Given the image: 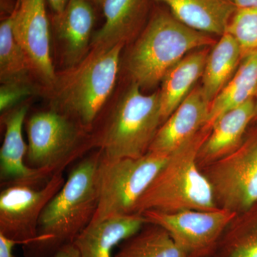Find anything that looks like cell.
<instances>
[{
	"instance_id": "cell-1",
	"label": "cell",
	"mask_w": 257,
	"mask_h": 257,
	"mask_svg": "<svg viewBox=\"0 0 257 257\" xmlns=\"http://www.w3.org/2000/svg\"><path fill=\"white\" fill-rule=\"evenodd\" d=\"M101 151L79 161L62 188L42 211L36 238L23 246L25 257H54L72 244L90 224L97 209V170Z\"/></svg>"
},
{
	"instance_id": "cell-2",
	"label": "cell",
	"mask_w": 257,
	"mask_h": 257,
	"mask_svg": "<svg viewBox=\"0 0 257 257\" xmlns=\"http://www.w3.org/2000/svg\"><path fill=\"white\" fill-rule=\"evenodd\" d=\"M124 47L90 50L77 65L57 72L53 85L45 93L50 108L92 132L116 86Z\"/></svg>"
},
{
	"instance_id": "cell-3",
	"label": "cell",
	"mask_w": 257,
	"mask_h": 257,
	"mask_svg": "<svg viewBox=\"0 0 257 257\" xmlns=\"http://www.w3.org/2000/svg\"><path fill=\"white\" fill-rule=\"evenodd\" d=\"M215 43L209 35L186 26L168 10L159 8L132 47L126 70L132 82L142 89H152L192 51Z\"/></svg>"
},
{
	"instance_id": "cell-4",
	"label": "cell",
	"mask_w": 257,
	"mask_h": 257,
	"mask_svg": "<svg viewBox=\"0 0 257 257\" xmlns=\"http://www.w3.org/2000/svg\"><path fill=\"white\" fill-rule=\"evenodd\" d=\"M162 124L160 92L144 94L131 82L92 128L93 148L108 159L139 158L146 155Z\"/></svg>"
},
{
	"instance_id": "cell-5",
	"label": "cell",
	"mask_w": 257,
	"mask_h": 257,
	"mask_svg": "<svg viewBox=\"0 0 257 257\" xmlns=\"http://www.w3.org/2000/svg\"><path fill=\"white\" fill-rule=\"evenodd\" d=\"M210 131V128L204 126L197 136L169 155L139 199L135 214L147 211L175 213L219 209L210 184L197 163L198 153Z\"/></svg>"
},
{
	"instance_id": "cell-6",
	"label": "cell",
	"mask_w": 257,
	"mask_h": 257,
	"mask_svg": "<svg viewBox=\"0 0 257 257\" xmlns=\"http://www.w3.org/2000/svg\"><path fill=\"white\" fill-rule=\"evenodd\" d=\"M25 127L26 165L50 178L94 149L90 130L52 108L30 115L25 120Z\"/></svg>"
},
{
	"instance_id": "cell-7",
	"label": "cell",
	"mask_w": 257,
	"mask_h": 257,
	"mask_svg": "<svg viewBox=\"0 0 257 257\" xmlns=\"http://www.w3.org/2000/svg\"><path fill=\"white\" fill-rule=\"evenodd\" d=\"M168 157L148 152L139 158L108 159L101 152L97 170L99 200L90 224L135 214L139 199Z\"/></svg>"
},
{
	"instance_id": "cell-8",
	"label": "cell",
	"mask_w": 257,
	"mask_h": 257,
	"mask_svg": "<svg viewBox=\"0 0 257 257\" xmlns=\"http://www.w3.org/2000/svg\"><path fill=\"white\" fill-rule=\"evenodd\" d=\"M201 171L220 209L239 214L257 204V138Z\"/></svg>"
},
{
	"instance_id": "cell-9",
	"label": "cell",
	"mask_w": 257,
	"mask_h": 257,
	"mask_svg": "<svg viewBox=\"0 0 257 257\" xmlns=\"http://www.w3.org/2000/svg\"><path fill=\"white\" fill-rule=\"evenodd\" d=\"M63 172L54 174L40 189L28 184H12L0 192V234L19 245L36 238L44 209L65 182Z\"/></svg>"
},
{
	"instance_id": "cell-10",
	"label": "cell",
	"mask_w": 257,
	"mask_h": 257,
	"mask_svg": "<svg viewBox=\"0 0 257 257\" xmlns=\"http://www.w3.org/2000/svg\"><path fill=\"white\" fill-rule=\"evenodd\" d=\"M142 214L147 222L164 228L188 257H205L214 253L221 235L237 214L219 208L175 213L147 211Z\"/></svg>"
},
{
	"instance_id": "cell-11",
	"label": "cell",
	"mask_w": 257,
	"mask_h": 257,
	"mask_svg": "<svg viewBox=\"0 0 257 257\" xmlns=\"http://www.w3.org/2000/svg\"><path fill=\"white\" fill-rule=\"evenodd\" d=\"M46 1L18 0L13 23L15 36L43 94L52 87L57 76L51 55V22Z\"/></svg>"
},
{
	"instance_id": "cell-12",
	"label": "cell",
	"mask_w": 257,
	"mask_h": 257,
	"mask_svg": "<svg viewBox=\"0 0 257 257\" xmlns=\"http://www.w3.org/2000/svg\"><path fill=\"white\" fill-rule=\"evenodd\" d=\"M30 109L28 100L1 114L5 137L0 150V180L2 187L12 184H28L37 187L50 179L45 173L28 167L25 162L28 145L23 130Z\"/></svg>"
},
{
	"instance_id": "cell-13",
	"label": "cell",
	"mask_w": 257,
	"mask_h": 257,
	"mask_svg": "<svg viewBox=\"0 0 257 257\" xmlns=\"http://www.w3.org/2000/svg\"><path fill=\"white\" fill-rule=\"evenodd\" d=\"M94 5L90 0H69L62 13L51 18L64 69L77 65L90 52L96 19Z\"/></svg>"
},
{
	"instance_id": "cell-14",
	"label": "cell",
	"mask_w": 257,
	"mask_h": 257,
	"mask_svg": "<svg viewBox=\"0 0 257 257\" xmlns=\"http://www.w3.org/2000/svg\"><path fill=\"white\" fill-rule=\"evenodd\" d=\"M210 102L201 87L193 89L157 131L148 152L170 155L197 136L207 124Z\"/></svg>"
},
{
	"instance_id": "cell-15",
	"label": "cell",
	"mask_w": 257,
	"mask_h": 257,
	"mask_svg": "<svg viewBox=\"0 0 257 257\" xmlns=\"http://www.w3.org/2000/svg\"><path fill=\"white\" fill-rule=\"evenodd\" d=\"M155 1V0H154ZM152 0H104V22L93 34L90 50L126 45L143 31L150 20Z\"/></svg>"
},
{
	"instance_id": "cell-16",
	"label": "cell",
	"mask_w": 257,
	"mask_h": 257,
	"mask_svg": "<svg viewBox=\"0 0 257 257\" xmlns=\"http://www.w3.org/2000/svg\"><path fill=\"white\" fill-rule=\"evenodd\" d=\"M255 117L254 99L219 116L198 153L197 163L200 170L236 150L242 143L246 128Z\"/></svg>"
},
{
	"instance_id": "cell-17",
	"label": "cell",
	"mask_w": 257,
	"mask_h": 257,
	"mask_svg": "<svg viewBox=\"0 0 257 257\" xmlns=\"http://www.w3.org/2000/svg\"><path fill=\"white\" fill-rule=\"evenodd\" d=\"M147 222L143 214L115 216L89 224L74 241L80 257H115L114 249Z\"/></svg>"
},
{
	"instance_id": "cell-18",
	"label": "cell",
	"mask_w": 257,
	"mask_h": 257,
	"mask_svg": "<svg viewBox=\"0 0 257 257\" xmlns=\"http://www.w3.org/2000/svg\"><path fill=\"white\" fill-rule=\"evenodd\" d=\"M186 26L207 34L221 35L236 12L232 0H155Z\"/></svg>"
},
{
	"instance_id": "cell-19",
	"label": "cell",
	"mask_w": 257,
	"mask_h": 257,
	"mask_svg": "<svg viewBox=\"0 0 257 257\" xmlns=\"http://www.w3.org/2000/svg\"><path fill=\"white\" fill-rule=\"evenodd\" d=\"M209 53L204 48L189 53L165 74L159 90L162 123L182 104L192 92L194 84L202 77Z\"/></svg>"
},
{
	"instance_id": "cell-20",
	"label": "cell",
	"mask_w": 257,
	"mask_h": 257,
	"mask_svg": "<svg viewBox=\"0 0 257 257\" xmlns=\"http://www.w3.org/2000/svg\"><path fill=\"white\" fill-rule=\"evenodd\" d=\"M241 60L236 40L226 32L221 35L208 55L202 77L201 88L210 104L233 77Z\"/></svg>"
},
{
	"instance_id": "cell-21",
	"label": "cell",
	"mask_w": 257,
	"mask_h": 257,
	"mask_svg": "<svg viewBox=\"0 0 257 257\" xmlns=\"http://www.w3.org/2000/svg\"><path fill=\"white\" fill-rule=\"evenodd\" d=\"M257 91V51L241 60L233 77L211 101L206 127L225 112L254 99Z\"/></svg>"
},
{
	"instance_id": "cell-22",
	"label": "cell",
	"mask_w": 257,
	"mask_h": 257,
	"mask_svg": "<svg viewBox=\"0 0 257 257\" xmlns=\"http://www.w3.org/2000/svg\"><path fill=\"white\" fill-rule=\"evenodd\" d=\"M118 246L115 257H188L164 228L149 222Z\"/></svg>"
},
{
	"instance_id": "cell-23",
	"label": "cell",
	"mask_w": 257,
	"mask_h": 257,
	"mask_svg": "<svg viewBox=\"0 0 257 257\" xmlns=\"http://www.w3.org/2000/svg\"><path fill=\"white\" fill-rule=\"evenodd\" d=\"M216 257H257V210L236 214L216 245Z\"/></svg>"
},
{
	"instance_id": "cell-24",
	"label": "cell",
	"mask_w": 257,
	"mask_h": 257,
	"mask_svg": "<svg viewBox=\"0 0 257 257\" xmlns=\"http://www.w3.org/2000/svg\"><path fill=\"white\" fill-rule=\"evenodd\" d=\"M15 13L0 23V82L37 83L26 54L15 36Z\"/></svg>"
},
{
	"instance_id": "cell-25",
	"label": "cell",
	"mask_w": 257,
	"mask_h": 257,
	"mask_svg": "<svg viewBox=\"0 0 257 257\" xmlns=\"http://www.w3.org/2000/svg\"><path fill=\"white\" fill-rule=\"evenodd\" d=\"M241 48V58L257 51V6L236 9L226 29Z\"/></svg>"
},
{
	"instance_id": "cell-26",
	"label": "cell",
	"mask_w": 257,
	"mask_h": 257,
	"mask_svg": "<svg viewBox=\"0 0 257 257\" xmlns=\"http://www.w3.org/2000/svg\"><path fill=\"white\" fill-rule=\"evenodd\" d=\"M37 92H42V89L40 86L35 84V82H11L1 84V114L28 101L29 97Z\"/></svg>"
},
{
	"instance_id": "cell-27",
	"label": "cell",
	"mask_w": 257,
	"mask_h": 257,
	"mask_svg": "<svg viewBox=\"0 0 257 257\" xmlns=\"http://www.w3.org/2000/svg\"><path fill=\"white\" fill-rule=\"evenodd\" d=\"M18 244L14 240L0 234V257H13V248Z\"/></svg>"
},
{
	"instance_id": "cell-28",
	"label": "cell",
	"mask_w": 257,
	"mask_h": 257,
	"mask_svg": "<svg viewBox=\"0 0 257 257\" xmlns=\"http://www.w3.org/2000/svg\"><path fill=\"white\" fill-rule=\"evenodd\" d=\"M18 3V0H0L1 20L9 18L15 13Z\"/></svg>"
},
{
	"instance_id": "cell-29",
	"label": "cell",
	"mask_w": 257,
	"mask_h": 257,
	"mask_svg": "<svg viewBox=\"0 0 257 257\" xmlns=\"http://www.w3.org/2000/svg\"><path fill=\"white\" fill-rule=\"evenodd\" d=\"M54 257H80V255L77 248L72 243L62 248Z\"/></svg>"
},
{
	"instance_id": "cell-30",
	"label": "cell",
	"mask_w": 257,
	"mask_h": 257,
	"mask_svg": "<svg viewBox=\"0 0 257 257\" xmlns=\"http://www.w3.org/2000/svg\"><path fill=\"white\" fill-rule=\"evenodd\" d=\"M53 14H60L67 6L69 0H47Z\"/></svg>"
},
{
	"instance_id": "cell-31",
	"label": "cell",
	"mask_w": 257,
	"mask_h": 257,
	"mask_svg": "<svg viewBox=\"0 0 257 257\" xmlns=\"http://www.w3.org/2000/svg\"><path fill=\"white\" fill-rule=\"evenodd\" d=\"M237 9L257 6V0H232Z\"/></svg>"
},
{
	"instance_id": "cell-32",
	"label": "cell",
	"mask_w": 257,
	"mask_h": 257,
	"mask_svg": "<svg viewBox=\"0 0 257 257\" xmlns=\"http://www.w3.org/2000/svg\"><path fill=\"white\" fill-rule=\"evenodd\" d=\"M90 1L92 2L93 4L96 5V6L100 7V8H101L104 0H90Z\"/></svg>"
},
{
	"instance_id": "cell-33",
	"label": "cell",
	"mask_w": 257,
	"mask_h": 257,
	"mask_svg": "<svg viewBox=\"0 0 257 257\" xmlns=\"http://www.w3.org/2000/svg\"><path fill=\"white\" fill-rule=\"evenodd\" d=\"M254 101H255V106H256V116H257V91L256 95H255L254 97Z\"/></svg>"
}]
</instances>
